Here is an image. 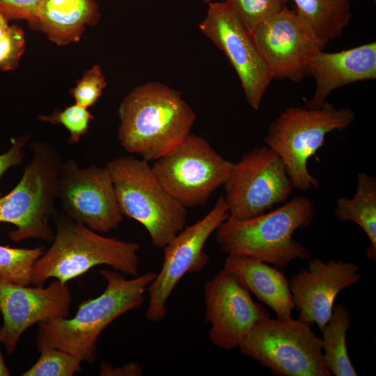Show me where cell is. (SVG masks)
<instances>
[{"instance_id":"13","label":"cell","mask_w":376,"mask_h":376,"mask_svg":"<svg viewBox=\"0 0 376 376\" xmlns=\"http://www.w3.org/2000/svg\"><path fill=\"white\" fill-rule=\"evenodd\" d=\"M199 29L225 54L239 77L248 104L258 110L273 79L252 32L225 1L208 3Z\"/></svg>"},{"instance_id":"2","label":"cell","mask_w":376,"mask_h":376,"mask_svg":"<svg viewBox=\"0 0 376 376\" xmlns=\"http://www.w3.org/2000/svg\"><path fill=\"white\" fill-rule=\"evenodd\" d=\"M107 287L98 297L82 301L72 318L40 322L38 349L49 347L71 353L82 361L94 363L102 331L120 315L141 306L156 273L147 272L127 279L116 270L102 269Z\"/></svg>"},{"instance_id":"19","label":"cell","mask_w":376,"mask_h":376,"mask_svg":"<svg viewBox=\"0 0 376 376\" xmlns=\"http://www.w3.org/2000/svg\"><path fill=\"white\" fill-rule=\"evenodd\" d=\"M224 269L269 306L277 318H292L295 304L289 280L278 268L253 258L228 255Z\"/></svg>"},{"instance_id":"6","label":"cell","mask_w":376,"mask_h":376,"mask_svg":"<svg viewBox=\"0 0 376 376\" xmlns=\"http://www.w3.org/2000/svg\"><path fill=\"white\" fill-rule=\"evenodd\" d=\"M354 120L352 109L327 102L319 109L290 107L269 125L265 142L284 162L294 188L316 189L320 180L310 173L308 159L324 145L329 133L347 128Z\"/></svg>"},{"instance_id":"11","label":"cell","mask_w":376,"mask_h":376,"mask_svg":"<svg viewBox=\"0 0 376 376\" xmlns=\"http://www.w3.org/2000/svg\"><path fill=\"white\" fill-rule=\"evenodd\" d=\"M228 217V206L220 196L202 219L185 226L163 249L162 268L148 288L147 319L156 322L167 313L166 304L176 285L187 273L201 271L209 262L205 245L219 226Z\"/></svg>"},{"instance_id":"12","label":"cell","mask_w":376,"mask_h":376,"mask_svg":"<svg viewBox=\"0 0 376 376\" xmlns=\"http://www.w3.org/2000/svg\"><path fill=\"white\" fill-rule=\"evenodd\" d=\"M58 198L65 215L101 234L116 229L123 220L106 166L80 168L75 159L63 162Z\"/></svg>"},{"instance_id":"4","label":"cell","mask_w":376,"mask_h":376,"mask_svg":"<svg viewBox=\"0 0 376 376\" xmlns=\"http://www.w3.org/2000/svg\"><path fill=\"white\" fill-rule=\"evenodd\" d=\"M315 210L310 198L298 196L251 219H226L215 230L216 240L228 255L251 257L285 268L295 260L311 258L309 249L292 235L311 224Z\"/></svg>"},{"instance_id":"1","label":"cell","mask_w":376,"mask_h":376,"mask_svg":"<svg viewBox=\"0 0 376 376\" xmlns=\"http://www.w3.org/2000/svg\"><path fill=\"white\" fill-rule=\"evenodd\" d=\"M118 139L124 150L155 161L191 134L196 113L180 91L159 82L136 86L118 108Z\"/></svg>"},{"instance_id":"27","label":"cell","mask_w":376,"mask_h":376,"mask_svg":"<svg viewBox=\"0 0 376 376\" xmlns=\"http://www.w3.org/2000/svg\"><path fill=\"white\" fill-rule=\"evenodd\" d=\"M39 118L52 124L63 125L70 133L68 143L73 145L87 133L93 116L87 108L75 103L64 109H56L49 116H40Z\"/></svg>"},{"instance_id":"24","label":"cell","mask_w":376,"mask_h":376,"mask_svg":"<svg viewBox=\"0 0 376 376\" xmlns=\"http://www.w3.org/2000/svg\"><path fill=\"white\" fill-rule=\"evenodd\" d=\"M44 252V246L23 249L0 245V277L15 284L29 285L33 265Z\"/></svg>"},{"instance_id":"21","label":"cell","mask_w":376,"mask_h":376,"mask_svg":"<svg viewBox=\"0 0 376 376\" xmlns=\"http://www.w3.org/2000/svg\"><path fill=\"white\" fill-rule=\"evenodd\" d=\"M335 217L340 221L358 224L370 240L366 257L376 261V178L361 172L357 177L352 198L340 197L336 201Z\"/></svg>"},{"instance_id":"20","label":"cell","mask_w":376,"mask_h":376,"mask_svg":"<svg viewBox=\"0 0 376 376\" xmlns=\"http://www.w3.org/2000/svg\"><path fill=\"white\" fill-rule=\"evenodd\" d=\"M100 17L95 0H45L36 29L52 42L64 45L79 41L85 26L95 25Z\"/></svg>"},{"instance_id":"32","label":"cell","mask_w":376,"mask_h":376,"mask_svg":"<svg viewBox=\"0 0 376 376\" xmlns=\"http://www.w3.org/2000/svg\"><path fill=\"white\" fill-rule=\"evenodd\" d=\"M100 375H127L140 376L143 375V370L136 363L131 362L122 366L113 368L109 363H102L100 367Z\"/></svg>"},{"instance_id":"5","label":"cell","mask_w":376,"mask_h":376,"mask_svg":"<svg viewBox=\"0 0 376 376\" xmlns=\"http://www.w3.org/2000/svg\"><path fill=\"white\" fill-rule=\"evenodd\" d=\"M106 167L122 213L146 229L153 246L164 248L186 226L187 207L164 188L149 162L121 156Z\"/></svg>"},{"instance_id":"8","label":"cell","mask_w":376,"mask_h":376,"mask_svg":"<svg viewBox=\"0 0 376 376\" xmlns=\"http://www.w3.org/2000/svg\"><path fill=\"white\" fill-rule=\"evenodd\" d=\"M301 318H265L251 329L238 347L277 376H330L322 339Z\"/></svg>"},{"instance_id":"16","label":"cell","mask_w":376,"mask_h":376,"mask_svg":"<svg viewBox=\"0 0 376 376\" xmlns=\"http://www.w3.org/2000/svg\"><path fill=\"white\" fill-rule=\"evenodd\" d=\"M71 302L68 285L58 280L46 288H32L0 277V312L3 317L0 329L7 352H14L21 336L32 325L67 318Z\"/></svg>"},{"instance_id":"35","label":"cell","mask_w":376,"mask_h":376,"mask_svg":"<svg viewBox=\"0 0 376 376\" xmlns=\"http://www.w3.org/2000/svg\"><path fill=\"white\" fill-rule=\"evenodd\" d=\"M202 1L206 3H210V2H212V0H202Z\"/></svg>"},{"instance_id":"15","label":"cell","mask_w":376,"mask_h":376,"mask_svg":"<svg viewBox=\"0 0 376 376\" xmlns=\"http://www.w3.org/2000/svg\"><path fill=\"white\" fill-rule=\"evenodd\" d=\"M205 318L212 343L222 350L238 347L251 329L270 317L251 292L224 268L204 285Z\"/></svg>"},{"instance_id":"29","label":"cell","mask_w":376,"mask_h":376,"mask_svg":"<svg viewBox=\"0 0 376 376\" xmlns=\"http://www.w3.org/2000/svg\"><path fill=\"white\" fill-rule=\"evenodd\" d=\"M25 38L22 29L10 26V29L0 39V71L14 70L25 50Z\"/></svg>"},{"instance_id":"7","label":"cell","mask_w":376,"mask_h":376,"mask_svg":"<svg viewBox=\"0 0 376 376\" xmlns=\"http://www.w3.org/2000/svg\"><path fill=\"white\" fill-rule=\"evenodd\" d=\"M33 156L17 185L0 198V223L15 226L8 233L13 242L29 238L52 241L49 225L58 198V182L63 162L49 143L34 142Z\"/></svg>"},{"instance_id":"10","label":"cell","mask_w":376,"mask_h":376,"mask_svg":"<svg viewBox=\"0 0 376 376\" xmlns=\"http://www.w3.org/2000/svg\"><path fill=\"white\" fill-rule=\"evenodd\" d=\"M224 196L231 221L251 219L283 203L294 189L281 157L267 146L255 148L233 164Z\"/></svg>"},{"instance_id":"9","label":"cell","mask_w":376,"mask_h":376,"mask_svg":"<svg viewBox=\"0 0 376 376\" xmlns=\"http://www.w3.org/2000/svg\"><path fill=\"white\" fill-rule=\"evenodd\" d=\"M233 162L224 158L204 138L189 134L152 166L164 188L185 207L204 205L224 185Z\"/></svg>"},{"instance_id":"3","label":"cell","mask_w":376,"mask_h":376,"mask_svg":"<svg viewBox=\"0 0 376 376\" xmlns=\"http://www.w3.org/2000/svg\"><path fill=\"white\" fill-rule=\"evenodd\" d=\"M51 246L36 261L31 284L42 286L51 278L67 283L100 265L125 276L139 275L140 244L105 237L66 215L55 218Z\"/></svg>"},{"instance_id":"26","label":"cell","mask_w":376,"mask_h":376,"mask_svg":"<svg viewBox=\"0 0 376 376\" xmlns=\"http://www.w3.org/2000/svg\"><path fill=\"white\" fill-rule=\"evenodd\" d=\"M245 26L253 32L263 22L276 14L290 0H224Z\"/></svg>"},{"instance_id":"18","label":"cell","mask_w":376,"mask_h":376,"mask_svg":"<svg viewBox=\"0 0 376 376\" xmlns=\"http://www.w3.org/2000/svg\"><path fill=\"white\" fill-rule=\"evenodd\" d=\"M306 68L314 77V93L304 107L319 109L330 93L354 82L376 79V42L375 41L337 52H313Z\"/></svg>"},{"instance_id":"36","label":"cell","mask_w":376,"mask_h":376,"mask_svg":"<svg viewBox=\"0 0 376 376\" xmlns=\"http://www.w3.org/2000/svg\"><path fill=\"white\" fill-rule=\"evenodd\" d=\"M346 1H349V0H346Z\"/></svg>"},{"instance_id":"17","label":"cell","mask_w":376,"mask_h":376,"mask_svg":"<svg viewBox=\"0 0 376 376\" xmlns=\"http://www.w3.org/2000/svg\"><path fill=\"white\" fill-rule=\"evenodd\" d=\"M361 277L359 267L352 263L311 258L308 269H302L289 280L299 318L311 324H316L322 331L331 317L338 295L357 284Z\"/></svg>"},{"instance_id":"31","label":"cell","mask_w":376,"mask_h":376,"mask_svg":"<svg viewBox=\"0 0 376 376\" xmlns=\"http://www.w3.org/2000/svg\"><path fill=\"white\" fill-rule=\"evenodd\" d=\"M29 139L28 135L13 138L11 147L6 152L0 155V180L10 168L22 164L25 157L24 147Z\"/></svg>"},{"instance_id":"28","label":"cell","mask_w":376,"mask_h":376,"mask_svg":"<svg viewBox=\"0 0 376 376\" xmlns=\"http://www.w3.org/2000/svg\"><path fill=\"white\" fill-rule=\"evenodd\" d=\"M106 86L100 67L95 65L85 72L70 93L76 104L88 109L96 103Z\"/></svg>"},{"instance_id":"25","label":"cell","mask_w":376,"mask_h":376,"mask_svg":"<svg viewBox=\"0 0 376 376\" xmlns=\"http://www.w3.org/2000/svg\"><path fill=\"white\" fill-rule=\"evenodd\" d=\"M36 362L23 376H72L81 372L82 361L77 357L61 349L45 347Z\"/></svg>"},{"instance_id":"34","label":"cell","mask_w":376,"mask_h":376,"mask_svg":"<svg viewBox=\"0 0 376 376\" xmlns=\"http://www.w3.org/2000/svg\"><path fill=\"white\" fill-rule=\"evenodd\" d=\"M2 343L1 329H0V344ZM10 375V372L6 365L3 356L0 349V376H8Z\"/></svg>"},{"instance_id":"30","label":"cell","mask_w":376,"mask_h":376,"mask_svg":"<svg viewBox=\"0 0 376 376\" xmlns=\"http://www.w3.org/2000/svg\"><path fill=\"white\" fill-rule=\"evenodd\" d=\"M45 0H0V13L9 20H25L36 28Z\"/></svg>"},{"instance_id":"33","label":"cell","mask_w":376,"mask_h":376,"mask_svg":"<svg viewBox=\"0 0 376 376\" xmlns=\"http://www.w3.org/2000/svg\"><path fill=\"white\" fill-rule=\"evenodd\" d=\"M9 19L0 13V39L6 34L10 28Z\"/></svg>"},{"instance_id":"23","label":"cell","mask_w":376,"mask_h":376,"mask_svg":"<svg viewBox=\"0 0 376 376\" xmlns=\"http://www.w3.org/2000/svg\"><path fill=\"white\" fill-rule=\"evenodd\" d=\"M293 1L299 15L319 38L328 42L343 35L351 18L350 1Z\"/></svg>"},{"instance_id":"14","label":"cell","mask_w":376,"mask_h":376,"mask_svg":"<svg viewBox=\"0 0 376 376\" xmlns=\"http://www.w3.org/2000/svg\"><path fill=\"white\" fill-rule=\"evenodd\" d=\"M252 33L272 79L294 82L309 75L307 58L328 43L316 35L295 8L288 6L260 23Z\"/></svg>"},{"instance_id":"22","label":"cell","mask_w":376,"mask_h":376,"mask_svg":"<svg viewBox=\"0 0 376 376\" xmlns=\"http://www.w3.org/2000/svg\"><path fill=\"white\" fill-rule=\"evenodd\" d=\"M351 325L349 309L344 304L334 306L322 329V347L324 365L334 376H357L347 347V331Z\"/></svg>"}]
</instances>
